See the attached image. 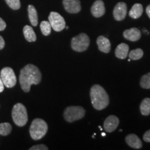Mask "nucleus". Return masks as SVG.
<instances>
[{"instance_id":"f257e3e1","label":"nucleus","mask_w":150,"mask_h":150,"mask_svg":"<svg viewBox=\"0 0 150 150\" xmlns=\"http://www.w3.org/2000/svg\"><path fill=\"white\" fill-rule=\"evenodd\" d=\"M42 79L41 71L37 66L28 64L22 69L20 75V83L22 90L28 92L32 85L39 84Z\"/></svg>"},{"instance_id":"f03ea898","label":"nucleus","mask_w":150,"mask_h":150,"mask_svg":"<svg viewBox=\"0 0 150 150\" xmlns=\"http://www.w3.org/2000/svg\"><path fill=\"white\" fill-rule=\"evenodd\" d=\"M91 102L93 107L97 110H102L109 104V97L102 86L95 85L90 90Z\"/></svg>"},{"instance_id":"7ed1b4c3","label":"nucleus","mask_w":150,"mask_h":150,"mask_svg":"<svg viewBox=\"0 0 150 150\" xmlns=\"http://www.w3.org/2000/svg\"><path fill=\"white\" fill-rule=\"evenodd\" d=\"M48 126L47 123L41 118H36L32 122L30 128V133L32 139L38 140L42 139L47 134Z\"/></svg>"},{"instance_id":"20e7f679","label":"nucleus","mask_w":150,"mask_h":150,"mask_svg":"<svg viewBox=\"0 0 150 150\" xmlns=\"http://www.w3.org/2000/svg\"><path fill=\"white\" fill-rule=\"evenodd\" d=\"M12 116L14 123L19 127L25 126L28 121L27 110L21 103H17L14 105L12 111Z\"/></svg>"},{"instance_id":"39448f33","label":"nucleus","mask_w":150,"mask_h":150,"mask_svg":"<svg viewBox=\"0 0 150 150\" xmlns=\"http://www.w3.org/2000/svg\"><path fill=\"white\" fill-rule=\"evenodd\" d=\"M85 115V110L81 106H70L64 110V116L66 121L73 122L83 118Z\"/></svg>"},{"instance_id":"423d86ee","label":"nucleus","mask_w":150,"mask_h":150,"mask_svg":"<svg viewBox=\"0 0 150 150\" xmlns=\"http://www.w3.org/2000/svg\"><path fill=\"white\" fill-rule=\"evenodd\" d=\"M90 43V38L85 33H81L71 40L72 48L77 52H83L88 48Z\"/></svg>"},{"instance_id":"0eeeda50","label":"nucleus","mask_w":150,"mask_h":150,"mask_svg":"<svg viewBox=\"0 0 150 150\" xmlns=\"http://www.w3.org/2000/svg\"><path fill=\"white\" fill-rule=\"evenodd\" d=\"M0 77L4 85L7 88H12L16 85V75L11 67H5L1 71Z\"/></svg>"},{"instance_id":"6e6552de","label":"nucleus","mask_w":150,"mask_h":150,"mask_svg":"<svg viewBox=\"0 0 150 150\" xmlns=\"http://www.w3.org/2000/svg\"><path fill=\"white\" fill-rule=\"evenodd\" d=\"M51 27L56 32H60L66 27V22L63 17L59 13L51 12L48 17Z\"/></svg>"},{"instance_id":"1a4fd4ad","label":"nucleus","mask_w":150,"mask_h":150,"mask_svg":"<svg viewBox=\"0 0 150 150\" xmlns=\"http://www.w3.org/2000/svg\"><path fill=\"white\" fill-rule=\"evenodd\" d=\"M113 17L117 21L123 20L127 15V5L124 2H119L114 8Z\"/></svg>"},{"instance_id":"9d476101","label":"nucleus","mask_w":150,"mask_h":150,"mask_svg":"<svg viewBox=\"0 0 150 150\" xmlns=\"http://www.w3.org/2000/svg\"><path fill=\"white\" fill-rule=\"evenodd\" d=\"M63 4L66 11L70 13H77L81 10L80 0H63Z\"/></svg>"},{"instance_id":"9b49d317","label":"nucleus","mask_w":150,"mask_h":150,"mask_svg":"<svg viewBox=\"0 0 150 150\" xmlns=\"http://www.w3.org/2000/svg\"><path fill=\"white\" fill-rule=\"evenodd\" d=\"M119 123L120 121L117 117L114 115L109 116L103 123L104 129L107 132H112L117 129Z\"/></svg>"},{"instance_id":"f8f14e48","label":"nucleus","mask_w":150,"mask_h":150,"mask_svg":"<svg viewBox=\"0 0 150 150\" xmlns=\"http://www.w3.org/2000/svg\"><path fill=\"white\" fill-rule=\"evenodd\" d=\"M91 11L95 17H100L105 13V7L102 0H97L92 6Z\"/></svg>"},{"instance_id":"ddd939ff","label":"nucleus","mask_w":150,"mask_h":150,"mask_svg":"<svg viewBox=\"0 0 150 150\" xmlns=\"http://www.w3.org/2000/svg\"><path fill=\"white\" fill-rule=\"evenodd\" d=\"M123 37L131 41H137L141 37V33L137 28H132L123 32Z\"/></svg>"},{"instance_id":"4468645a","label":"nucleus","mask_w":150,"mask_h":150,"mask_svg":"<svg viewBox=\"0 0 150 150\" xmlns=\"http://www.w3.org/2000/svg\"><path fill=\"white\" fill-rule=\"evenodd\" d=\"M97 44L98 49L102 52L107 54L111 50V43L110 40L104 36H100L97 39Z\"/></svg>"},{"instance_id":"2eb2a0df","label":"nucleus","mask_w":150,"mask_h":150,"mask_svg":"<svg viewBox=\"0 0 150 150\" xmlns=\"http://www.w3.org/2000/svg\"><path fill=\"white\" fill-rule=\"evenodd\" d=\"M126 143L131 147L139 149L142 146V143L139 137L135 134H129L126 137Z\"/></svg>"},{"instance_id":"dca6fc26","label":"nucleus","mask_w":150,"mask_h":150,"mask_svg":"<svg viewBox=\"0 0 150 150\" xmlns=\"http://www.w3.org/2000/svg\"><path fill=\"white\" fill-rule=\"evenodd\" d=\"M129 51V46L125 43L118 45L115 50L116 56L120 59H125L127 57Z\"/></svg>"},{"instance_id":"f3484780","label":"nucleus","mask_w":150,"mask_h":150,"mask_svg":"<svg viewBox=\"0 0 150 150\" xmlns=\"http://www.w3.org/2000/svg\"><path fill=\"white\" fill-rule=\"evenodd\" d=\"M143 6L140 4H136L132 6L129 12V16L134 19L140 17L143 13Z\"/></svg>"},{"instance_id":"a211bd4d","label":"nucleus","mask_w":150,"mask_h":150,"mask_svg":"<svg viewBox=\"0 0 150 150\" xmlns=\"http://www.w3.org/2000/svg\"><path fill=\"white\" fill-rule=\"evenodd\" d=\"M23 32L26 40L28 42L36 41L37 38L35 32H34L32 27L26 25L23 27Z\"/></svg>"},{"instance_id":"6ab92c4d","label":"nucleus","mask_w":150,"mask_h":150,"mask_svg":"<svg viewBox=\"0 0 150 150\" xmlns=\"http://www.w3.org/2000/svg\"><path fill=\"white\" fill-rule=\"evenodd\" d=\"M28 17L30 22L32 26H37L38 24V12L33 6L29 5L28 6Z\"/></svg>"},{"instance_id":"aec40b11","label":"nucleus","mask_w":150,"mask_h":150,"mask_svg":"<svg viewBox=\"0 0 150 150\" xmlns=\"http://www.w3.org/2000/svg\"><path fill=\"white\" fill-rule=\"evenodd\" d=\"M140 111L144 116H148L150 113V98H146L141 103Z\"/></svg>"},{"instance_id":"412c9836","label":"nucleus","mask_w":150,"mask_h":150,"mask_svg":"<svg viewBox=\"0 0 150 150\" xmlns=\"http://www.w3.org/2000/svg\"><path fill=\"white\" fill-rule=\"evenodd\" d=\"M12 131V126L10 123L8 122L0 123V134L7 136L10 134Z\"/></svg>"},{"instance_id":"4be33fe9","label":"nucleus","mask_w":150,"mask_h":150,"mask_svg":"<svg viewBox=\"0 0 150 150\" xmlns=\"http://www.w3.org/2000/svg\"><path fill=\"white\" fill-rule=\"evenodd\" d=\"M51 25L50 22L43 21L40 24V28L43 35L48 36L51 32Z\"/></svg>"},{"instance_id":"5701e85b","label":"nucleus","mask_w":150,"mask_h":150,"mask_svg":"<svg viewBox=\"0 0 150 150\" xmlns=\"http://www.w3.org/2000/svg\"><path fill=\"white\" fill-rule=\"evenodd\" d=\"M144 52L141 48H137L132 50L129 54V59L133 60H138L142 57Z\"/></svg>"},{"instance_id":"b1692460","label":"nucleus","mask_w":150,"mask_h":150,"mask_svg":"<svg viewBox=\"0 0 150 150\" xmlns=\"http://www.w3.org/2000/svg\"><path fill=\"white\" fill-rule=\"evenodd\" d=\"M140 85L145 89H150V72L144 75L140 81Z\"/></svg>"},{"instance_id":"393cba45","label":"nucleus","mask_w":150,"mask_h":150,"mask_svg":"<svg viewBox=\"0 0 150 150\" xmlns=\"http://www.w3.org/2000/svg\"><path fill=\"white\" fill-rule=\"evenodd\" d=\"M8 6L14 10H17L21 7L20 0H5Z\"/></svg>"},{"instance_id":"a878e982","label":"nucleus","mask_w":150,"mask_h":150,"mask_svg":"<svg viewBox=\"0 0 150 150\" xmlns=\"http://www.w3.org/2000/svg\"><path fill=\"white\" fill-rule=\"evenodd\" d=\"M48 149L46 146L43 144L35 145L31 147L30 150H48Z\"/></svg>"},{"instance_id":"bb28decb","label":"nucleus","mask_w":150,"mask_h":150,"mask_svg":"<svg viewBox=\"0 0 150 150\" xmlns=\"http://www.w3.org/2000/svg\"><path fill=\"white\" fill-rule=\"evenodd\" d=\"M143 139L145 142H150V129L145 132V134L144 135Z\"/></svg>"},{"instance_id":"cd10ccee","label":"nucleus","mask_w":150,"mask_h":150,"mask_svg":"<svg viewBox=\"0 0 150 150\" xmlns=\"http://www.w3.org/2000/svg\"><path fill=\"white\" fill-rule=\"evenodd\" d=\"M6 27V23L5 21L0 17V31H4Z\"/></svg>"},{"instance_id":"c85d7f7f","label":"nucleus","mask_w":150,"mask_h":150,"mask_svg":"<svg viewBox=\"0 0 150 150\" xmlns=\"http://www.w3.org/2000/svg\"><path fill=\"white\" fill-rule=\"evenodd\" d=\"M5 46V42L3 38L0 36V50L4 48Z\"/></svg>"},{"instance_id":"c756f323","label":"nucleus","mask_w":150,"mask_h":150,"mask_svg":"<svg viewBox=\"0 0 150 150\" xmlns=\"http://www.w3.org/2000/svg\"><path fill=\"white\" fill-rule=\"evenodd\" d=\"M4 86L5 85H4L2 81L1 80V78L0 77V93L3 92V91L4 90Z\"/></svg>"},{"instance_id":"7c9ffc66","label":"nucleus","mask_w":150,"mask_h":150,"mask_svg":"<svg viewBox=\"0 0 150 150\" xmlns=\"http://www.w3.org/2000/svg\"><path fill=\"white\" fill-rule=\"evenodd\" d=\"M146 13H147V15L149 16V17L150 18V5H149L146 7Z\"/></svg>"},{"instance_id":"2f4dec72","label":"nucleus","mask_w":150,"mask_h":150,"mask_svg":"<svg viewBox=\"0 0 150 150\" xmlns=\"http://www.w3.org/2000/svg\"><path fill=\"white\" fill-rule=\"evenodd\" d=\"M102 136H106V134L105 133H104V132H103V133H102Z\"/></svg>"},{"instance_id":"473e14b6","label":"nucleus","mask_w":150,"mask_h":150,"mask_svg":"<svg viewBox=\"0 0 150 150\" xmlns=\"http://www.w3.org/2000/svg\"><path fill=\"white\" fill-rule=\"evenodd\" d=\"M66 29H68V28H69V27H68V26H66Z\"/></svg>"}]
</instances>
